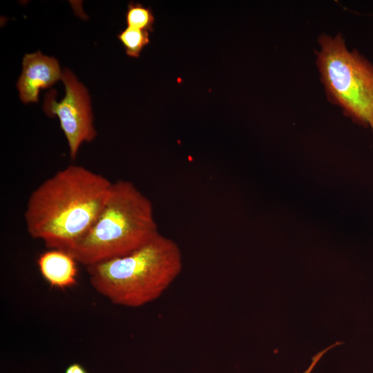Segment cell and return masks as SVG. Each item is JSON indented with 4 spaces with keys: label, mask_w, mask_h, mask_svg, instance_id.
Segmentation results:
<instances>
[{
    "label": "cell",
    "mask_w": 373,
    "mask_h": 373,
    "mask_svg": "<svg viewBox=\"0 0 373 373\" xmlns=\"http://www.w3.org/2000/svg\"><path fill=\"white\" fill-rule=\"evenodd\" d=\"M112 183L80 165L58 171L28 198L24 220L29 236L49 249L69 251L97 218Z\"/></svg>",
    "instance_id": "1"
},
{
    "label": "cell",
    "mask_w": 373,
    "mask_h": 373,
    "mask_svg": "<svg viewBox=\"0 0 373 373\" xmlns=\"http://www.w3.org/2000/svg\"><path fill=\"white\" fill-rule=\"evenodd\" d=\"M178 245L161 233L135 251L86 267L92 287L114 305L140 307L157 299L180 275Z\"/></svg>",
    "instance_id": "2"
},
{
    "label": "cell",
    "mask_w": 373,
    "mask_h": 373,
    "mask_svg": "<svg viewBox=\"0 0 373 373\" xmlns=\"http://www.w3.org/2000/svg\"><path fill=\"white\" fill-rule=\"evenodd\" d=\"M159 233L151 201L131 181L119 180L90 229L68 252L87 267L126 256Z\"/></svg>",
    "instance_id": "3"
},
{
    "label": "cell",
    "mask_w": 373,
    "mask_h": 373,
    "mask_svg": "<svg viewBox=\"0 0 373 373\" xmlns=\"http://www.w3.org/2000/svg\"><path fill=\"white\" fill-rule=\"evenodd\" d=\"M316 63L330 102L358 124L373 131V64L349 50L341 33L322 34Z\"/></svg>",
    "instance_id": "4"
},
{
    "label": "cell",
    "mask_w": 373,
    "mask_h": 373,
    "mask_svg": "<svg viewBox=\"0 0 373 373\" xmlns=\"http://www.w3.org/2000/svg\"><path fill=\"white\" fill-rule=\"evenodd\" d=\"M61 80L65 86V96L57 102L53 92H50L46 97L44 108L48 115L58 117L68 141L70 156L75 160L82 144L92 141L97 132L93 124L86 88L68 69L62 73Z\"/></svg>",
    "instance_id": "5"
},
{
    "label": "cell",
    "mask_w": 373,
    "mask_h": 373,
    "mask_svg": "<svg viewBox=\"0 0 373 373\" xmlns=\"http://www.w3.org/2000/svg\"><path fill=\"white\" fill-rule=\"evenodd\" d=\"M22 66L17 86L23 103L37 102L40 88H48L61 79L62 73L57 60L39 51L26 54Z\"/></svg>",
    "instance_id": "6"
},
{
    "label": "cell",
    "mask_w": 373,
    "mask_h": 373,
    "mask_svg": "<svg viewBox=\"0 0 373 373\" xmlns=\"http://www.w3.org/2000/svg\"><path fill=\"white\" fill-rule=\"evenodd\" d=\"M39 271L51 287L64 289L77 283V262L67 251L49 249L41 254L37 260Z\"/></svg>",
    "instance_id": "7"
},
{
    "label": "cell",
    "mask_w": 373,
    "mask_h": 373,
    "mask_svg": "<svg viewBox=\"0 0 373 373\" xmlns=\"http://www.w3.org/2000/svg\"><path fill=\"white\" fill-rule=\"evenodd\" d=\"M117 38L124 45L126 55L135 58L150 41L149 31L130 27L122 30Z\"/></svg>",
    "instance_id": "8"
},
{
    "label": "cell",
    "mask_w": 373,
    "mask_h": 373,
    "mask_svg": "<svg viewBox=\"0 0 373 373\" xmlns=\"http://www.w3.org/2000/svg\"><path fill=\"white\" fill-rule=\"evenodd\" d=\"M126 21L128 27L151 31L155 18L151 8L144 7L142 3L129 2L126 12Z\"/></svg>",
    "instance_id": "9"
},
{
    "label": "cell",
    "mask_w": 373,
    "mask_h": 373,
    "mask_svg": "<svg viewBox=\"0 0 373 373\" xmlns=\"http://www.w3.org/2000/svg\"><path fill=\"white\" fill-rule=\"evenodd\" d=\"M64 373H88V372L81 364L74 363L66 368Z\"/></svg>",
    "instance_id": "10"
}]
</instances>
